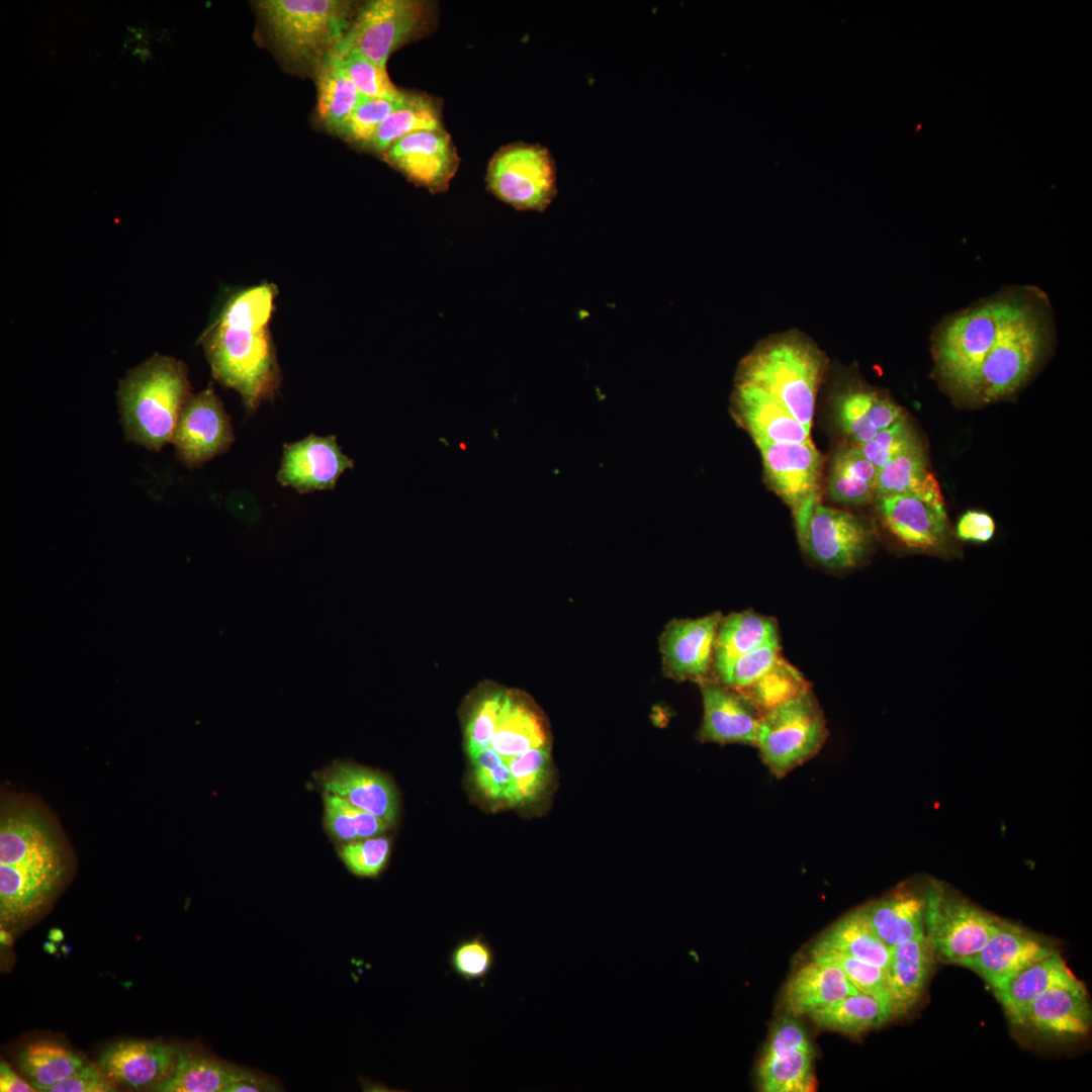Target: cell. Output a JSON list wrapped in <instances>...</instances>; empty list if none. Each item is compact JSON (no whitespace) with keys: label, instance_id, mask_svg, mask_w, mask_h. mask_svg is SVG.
Segmentation results:
<instances>
[{"label":"cell","instance_id":"6da1fadb","mask_svg":"<svg viewBox=\"0 0 1092 1092\" xmlns=\"http://www.w3.org/2000/svg\"><path fill=\"white\" fill-rule=\"evenodd\" d=\"M70 843L53 812L36 797L2 794L0 918L5 925L39 915L65 884Z\"/></svg>","mask_w":1092,"mask_h":1092},{"label":"cell","instance_id":"7a4b0ae2","mask_svg":"<svg viewBox=\"0 0 1092 1092\" xmlns=\"http://www.w3.org/2000/svg\"><path fill=\"white\" fill-rule=\"evenodd\" d=\"M277 295L269 282L233 293L200 337L213 378L235 389L249 412L271 400L281 383L270 332Z\"/></svg>","mask_w":1092,"mask_h":1092},{"label":"cell","instance_id":"3957f363","mask_svg":"<svg viewBox=\"0 0 1092 1092\" xmlns=\"http://www.w3.org/2000/svg\"><path fill=\"white\" fill-rule=\"evenodd\" d=\"M827 358L799 330L760 340L738 365L735 383L763 390L778 400L810 433Z\"/></svg>","mask_w":1092,"mask_h":1092},{"label":"cell","instance_id":"277c9868","mask_svg":"<svg viewBox=\"0 0 1092 1092\" xmlns=\"http://www.w3.org/2000/svg\"><path fill=\"white\" fill-rule=\"evenodd\" d=\"M190 394L187 366L173 357L154 354L129 370L117 389L126 439L159 451L171 442Z\"/></svg>","mask_w":1092,"mask_h":1092},{"label":"cell","instance_id":"5b68a950","mask_svg":"<svg viewBox=\"0 0 1092 1092\" xmlns=\"http://www.w3.org/2000/svg\"><path fill=\"white\" fill-rule=\"evenodd\" d=\"M255 6L280 58L313 72L343 39L357 11L354 2L344 0H261Z\"/></svg>","mask_w":1092,"mask_h":1092},{"label":"cell","instance_id":"8992f818","mask_svg":"<svg viewBox=\"0 0 1092 1092\" xmlns=\"http://www.w3.org/2000/svg\"><path fill=\"white\" fill-rule=\"evenodd\" d=\"M1017 299L989 301L954 316L943 327L936 343V358L951 385L976 394L983 363Z\"/></svg>","mask_w":1092,"mask_h":1092},{"label":"cell","instance_id":"52a82bcc","mask_svg":"<svg viewBox=\"0 0 1092 1092\" xmlns=\"http://www.w3.org/2000/svg\"><path fill=\"white\" fill-rule=\"evenodd\" d=\"M827 735L826 720L809 690L761 715L755 746L781 779L817 754Z\"/></svg>","mask_w":1092,"mask_h":1092},{"label":"cell","instance_id":"ba28073f","mask_svg":"<svg viewBox=\"0 0 1092 1092\" xmlns=\"http://www.w3.org/2000/svg\"><path fill=\"white\" fill-rule=\"evenodd\" d=\"M434 5L422 0H372L363 4L334 49L356 51L386 67L390 55L434 27Z\"/></svg>","mask_w":1092,"mask_h":1092},{"label":"cell","instance_id":"9c48e42d","mask_svg":"<svg viewBox=\"0 0 1092 1092\" xmlns=\"http://www.w3.org/2000/svg\"><path fill=\"white\" fill-rule=\"evenodd\" d=\"M923 901L924 936L948 963L960 965L977 953L1002 921L936 881L927 885Z\"/></svg>","mask_w":1092,"mask_h":1092},{"label":"cell","instance_id":"30bf717a","mask_svg":"<svg viewBox=\"0 0 1092 1092\" xmlns=\"http://www.w3.org/2000/svg\"><path fill=\"white\" fill-rule=\"evenodd\" d=\"M1044 331L1039 313L1017 299L983 363L976 394L990 401L1020 386L1039 357Z\"/></svg>","mask_w":1092,"mask_h":1092},{"label":"cell","instance_id":"8fae6325","mask_svg":"<svg viewBox=\"0 0 1092 1092\" xmlns=\"http://www.w3.org/2000/svg\"><path fill=\"white\" fill-rule=\"evenodd\" d=\"M489 191L519 210H545L557 194L556 168L541 145L514 143L498 150L489 162Z\"/></svg>","mask_w":1092,"mask_h":1092},{"label":"cell","instance_id":"7c38bea8","mask_svg":"<svg viewBox=\"0 0 1092 1092\" xmlns=\"http://www.w3.org/2000/svg\"><path fill=\"white\" fill-rule=\"evenodd\" d=\"M770 488L791 508L803 546L819 504L821 457L813 443H766L757 446Z\"/></svg>","mask_w":1092,"mask_h":1092},{"label":"cell","instance_id":"4fadbf2b","mask_svg":"<svg viewBox=\"0 0 1092 1092\" xmlns=\"http://www.w3.org/2000/svg\"><path fill=\"white\" fill-rule=\"evenodd\" d=\"M814 1050L796 1016L787 1013L772 1025L758 1065L764 1092H808L814 1088Z\"/></svg>","mask_w":1092,"mask_h":1092},{"label":"cell","instance_id":"5bb4252c","mask_svg":"<svg viewBox=\"0 0 1092 1092\" xmlns=\"http://www.w3.org/2000/svg\"><path fill=\"white\" fill-rule=\"evenodd\" d=\"M171 442L177 458L188 467L200 466L225 452L234 442L231 419L211 384L190 394L178 418Z\"/></svg>","mask_w":1092,"mask_h":1092},{"label":"cell","instance_id":"9a60e30c","mask_svg":"<svg viewBox=\"0 0 1092 1092\" xmlns=\"http://www.w3.org/2000/svg\"><path fill=\"white\" fill-rule=\"evenodd\" d=\"M381 155L412 183L433 193L447 190L460 163L453 141L444 128L411 133Z\"/></svg>","mask_w":1092,"mask_h":1092},{"label":"cell","instance_id":"2e32d148","mask_svg":"<svg viewBox=\"0 0 1092 1092\" xmlns=\"http://www.w3.org/2000/svg\"><path fill=\"white\" fill-rule=\"evenodd\" d=\"M353 467V459L342 452L335 435L310 434L284 444L277 480L300 493L333 489L342 473Z\"/></svg>","mask_w":1092,"mask_h":1092},{"label":"cell","instance_id":"e0dca14e","mask_svg":"<svg viewBox=\"0 0 1092 1092\" xmlns=\"http://www.w3.org/2000/svg\"><path fill=\"white\" fill-rule=\"evenodd\" d=\"M869 542L870 532L859 519L818 504L802 547L819 564L844 569L859 561Z\"/></svg>","mask_w":1092,"mask_h":1092},{"label":"cell","instance_id":"ac0fdd59","mask_svg":"<svg viewBox=\"0 0 1092 1092\" xmlns=\"http://www.w3.org/2000/svg\"><path fill=\"white\" fill-rule=\"evenodd\" d=\"M177 1050L160 1040H122L103 1050L97 1066L116 1086L152 1090L172 1072Z\"/></svg>","mask_w":1092,"mask_h":1092},{"label":"cell","instance_id":"d6986e66","mask_svg":"<svg viewBox=\"0 0 1092 1092\" xmlns=\"http://www.w3.org/2000/svg\"><path fill=\"white\" fill-rule=\"evenodd\" d=\"M1053 951L1036 936L1002 920L985 945L960 965L979 974L996 991L1019 971Z\"/></svg>","mask_w":1092,"mask_h":1092},{"label":"cell","instance_id":"ffe728a7","mask_svg":"<svg viewBox=\"0 0 1092 1092\" xmlns=\"http://www.w3.org/2000/svg\"><path fill=\"white\" fill-rule=\"evenodd\" d=\"M1017 1025L1055 1039L1085 1035L1091 1026L1086 988L1078 980L1046 990L1028 1006Z\"/></svg>","mask_w":1092,"mask_h":1092},{"label":"cell","instance_id":"44dd1931","mask_svg":"<svg viewBox=\"0 0 1092 1092\" xmlns=\"http://www.w3.org/2000/svg\"><path fill=\"white\" fill-rule=\"evenodd\" d=\"M878 505L884 525L906 546L930 549L943 543L947 531L944 502L902 493L880 497Z\"/></svg>","mask_w":1092,"mask_h":1092},{"label":"cell","instance_id":"7402d4cb","mask_svg":"<svg viewBox=\"0 0 1092 1092\" xmlns=\"http://www.w3.org/2000/svg\"><path fill=\"white\" fill-rule=\"evenodd\" d=\"M704 718L700 738L721 744L754 745L761 713L740 691L713 682L702 685Z\"/></svg>","mask_w":1092,"mask_h":1092},{"label":"cell","instance_id":"603a6c76","mask_svg":"<svg viewBox=\"0 0 1092 1092\" xmlns=\"http://www.w3.org/2000/svg\"><path fill=\"white\" fill-rule=\"evenodd\" d=\"M732 411L756 446L766 443H812L805 427L778 400L759 388L735 383Z\"/></svg>","mask_w":1092,"mask_h":1092},{"label":"cell","instance_id":"cb8c5ba5","mask_svg":"<svg viewBox=\"0 0 1092 1092\" xmlns=\"http://www.w3.org/2000/svg\"><path fill=\"white\" fill-rule=\"evenodd\" d=\"M719 613L671 622L661 638L665 670L677 678H702L711 666Z\"/></svg>","mask_w":1092,"mask_h":1092},{"label":"cell","instance_id":"d4e9b609","mask_svg":"<svg viewBox=\"0 0 1092 1092\" xmlns=\"http://www.w3.org/2000/svg\"><path fill=\"white\" fill-rule=\"evenodd\" d=\"M325 792L340 796L390 825L396 821L398 798L394 786L379 771L348 762H335L316 777Z\"/></svg>","mask_w":1092,"mask_h":1092},{"label":"cell","instance_id":"484cf974","mask_svg":"<svg viewBox=\"0 0 1092 1092\" xmlns=\"http://www.w3.org/2000/svg\"><path fill=\"white\" fill-rule=\"evenodd\" d=\"M857 993L839 967L811 959L786 983L783 1004L787 1013L799 1016Z\"/></svg>","mask_w":1092,"mask_h":1092},{"label":"cell","instance_id":"4316f807","mask_svg":"<svg viewBox=\"0 0 1092 1092\" xmlns=\"http://www.w3.org/2000/svg\"><path fill=\"white\" fill-rule=\"evenodd\" d=\"M833 412L840 429L857 446L904 417L902 408L889 398L863 387H849L838 392L833 400Z\"/></svg>","mask_w":1092,"mask_h":1092},{"label":"cell","instance_id":"83f0119b","mask_svg":"<svg viewBox=\"0 0 1092 1092\" xmlns=\"http://www.w3.org/2000/svg\"><path fill=\"white\" fill-rule=\"evenodd\" d=\"M933 956L924 935L892 947L887 970L891 1017L906 1013L918 1001L932 969Z\"/></svg>","mask_w":1092,"mask_h":1092},{"label":"cell","instance_id":"f1b7e54d","mask_svg":"<svg viewBox=\"0 0 1092 1092\" xmlns=\"http://www.w3.org/2000/svg\"><path fill=\"white\" fill-rule=\"evenodd\" d=\"M251 1071L229 1065L211 1056L177 1050L170 1075L152 1090L158 1092H226L251 1075Z\"/></svg>","mask_w":1092,"mask_h":1092},{"label":"cell","instance_id":"f546056e","mask_svg":"<svg viewBox=\"0 0 1092 1092\" xmlns=\"http://www.w3.org/2000/svg\"><path fill=\"white\" fill-rule=\"evenodd\" d=\"M1061 954L1049 956L1028 965L995 991L1013 1023L1018 1024L1028 1006L1046 990L1077 982Z\"/></svg>","mask_w":1092,"mask_h":1092},{"label":"cell","instance_id":"4dcf8cb0","mask_svg":"<svg viewBox=\"0 0 1092 1092\" xmlns=\"http://www.w3.org/2000/svg\"><path fill=\"white\" fill-rule=\"evenodd\" d=\"M923 908V896L899 891L860 910L876 935L894 947L924 935Z\"/></svg>","mask_w":1092,"mask_h":1092},{"label":"cell","instance_id":"1f68e13d","mask_svg":"<svg viewBox=\"0 0 1092 1092\" xmlns=\"http://www.w3.org/2000/svg\"><path fill=\"white\" fill-rule=\"evenodd\" d=\"M776 636L777 625L768 617L742 612L722 618L715 636L712 660L720 680L740 656Z\"/></svg>","mask_w":1092,"mask_h":1092},{"label":"cell","instance_id":"d6a6232c","mask_svg":"<svg viewBox=\"0 0 1092 1092\" xmlns=\"http://www.w3.org/2000/svg\"><path fill=\"white\" fill-rule=\"evenodd\" d=\"M316 110L321 121L338 132L363 96L348 75L340 53L330 51L314 70Z\"/></svg>","mask_w":1092,"mask_h":1092},{"label":"cell","instance_id":"836d02e7","mask_svg":"<svg viewBox=\"0 0 1092 1092\" xmlns=\"http://www.w3.org/2000/svg\"><path fill=\"white\" fill-rule=\"evenodd\" d=\"M825 951H836L888 970L892 947L876 935L859 908L828 928L814 943L810 954Z\"/></svg>","mask_w":1092,"mask_h":1092},{"label":"cell","instance_id":"e575fe53","mask_svg":"<svg viewBox=\"0 0 1092 1092\" xmlns=\"http://www.w3.org/2000/svg\"><path fill=\"white\" fill-rule=\"evenodd\" d=\"M440 128L444 127L438 101L424 93L404 91L400 102L379 126L366 149L382 154L411 133Z\"/></svg>","mask_w":1092,"mask_h":1092},{"label":"cell","instance_id":"d590c367","mask_svg":"<svg viewBox=\"0 0 1092 1092\" xmlns=\"http://www.w3.org/2000/svg\"><path fill=\"white\" fill-rule=\"evenodd\" d=\"M546 740L536 712L522 700L506 695L490 747L508 761L530 749L546 746Z\"/></svg>","mask_w":1092,"mask_h":1092},{"label":"cell","instance_id":"8d00e7d4","mask_svg":"<svg viewBox=\"0 0 1092 1092\" xmlns=\"http://www.w3.org/2000/svg\"><path fill=\"white\" fill-rule=\"evenodd\" d=\"M916 493L932 500L943 502L937 480L927 469L919 444L907 449L879 469L875 495L877 498Z\"/></svg>","mask_w":1092,"mask_h":1092},{"label":"cell","instance_id":"74e56055","mask_svg":"<svg viewBox=\"0 0 1092 1092\" xmlns=\"http://www.w3.org/2000/svg\"><path fill=\"white\" fill-rule=\"evenodd\" d=\"M821 1028L858 1035L891 1018L889 1005L864 993L848 995L807 1014Z\"/></svg>","mask_w":1092,"mask_h":1092},{"label":"cell","instance_id":"f35d334b","mask_svg":"<svg viewBox=\"0 0 1092 1092\" xmlns=\"http://www.w3.org/2000/svg\"><path fill=\"white\" fill-rule=\"evenodd\" d=\"M879 469L857 445L838 451L831 464L828 493L832 500L863 505L875 495Z\"/></svg>","mask_w":1092,"mask_h":1092},{"label":"cell","instance_id":"ab89813d","mask_svg":"<svg viewBox=\"0 0 1092 1092\" xmlns=\"http://www.w3.org/2000/svg\"><path fill=\"white\" fill-rule=\"evenodd\" d=\"M17 1062L36 1091H50L86 1064L75 1052L52 1040L26 1044L18 1053Z\"/></svg>","mask_w":1092,"mask_h":1092},{"label":"cell","instance_id":"60d3db41","mask_svg":"<svg viewBox=\"0 0 1092 1092\" xmlns=\"http://www.w3.org/2000/svg\"><path fill=\"white\" fill-rule=\"evenodd\" d=\"M324 804L326 828L338 841L350 842L378 836L391 826L346 799L328 792L324 793Z\"/></svg>","mask_w":1092,"mask_h":1092},{"label":"cell","instance_id":"b9f144b4","mask_svg":"<svg viewBox=\"0 0 1092 1092\" xmlns=\"http://www.w3.org/2000/svg\"><path fill=\"white\" fill-rule=\"evenodd\" d=\"M809 690L803 674L780 656L757 680L740 692L762 715Z\"/></svg>","mask_w":1092,"mask_h":1092},{"label":"cell","instance_id":"7bdbcfd3","mask_svg":"<svg viewBox=\"0 0 1092 1092\" xmlns=\"http://www.w3.org/2000/svg\"><path fill=\"white\" fill-rule=\"evenodd\" d=\"M511 789L507 803L523 805L533 801L542 791L549 775V752L546 746L537 747L508 760Z\"/></svg>","mask_w":1092,"mask_h":1092},{"label":"cell","instance_id":"ee69618b","mask_svg":"<svg viewBox=\"0 0 1092 1092\" xmlns=\"http://www.w3.org/2000/svg\"><path fill=\"white\" fill-rule=\"evenodd\" d=\"M494 962V950L482 933L459 940L448 958L452 972L467 982L485 980Z\"/></svg>","mask_w":1092,"mask_h":1092},{"label":"cell","instance_id":"f6af8a7d","mask_svg":"<svg viewBox=\"0 0 1092 1092\" xmlns=\"http://www.w3.org/2000/svg\"><path fill=\"white\" fill-rule=\"evenodd\" d=\"M340 54L348 75L363 97L396 99L401 95L402 91L389 79L386 67L356 51Z\"/></svg>","mask_w":1092,"mask_h":1092},{"label":"cell","instance_id":"bcb514c9","mask_svg":"<svg viewBox=\"0 0 1092 1092\" xmlns=\"http://www.w3.org/2000/svg\"><path fill=\"white\" fill-rule=\"evenodd\" d=\"M403 92L396 99L363 97L337 133L366 148L385 118L398 105Z\"/></svg>","mask_w":1092,"mask_h":1092},{"label":"cell","instance_id":"7dc6e473","mask_svg":"<svg viewBox=\"0 0 1092 1092\" xmlns=\"http://www.w3.org/2000/svg\"><path fill=\"white\" fill-rule=\"evenodd\" d=\"M810 956L811 959L836 965L859 992L872 995L889 1005L888 972L886 969L836 951L818 952Z\"/></svg>","mask_w":1092,"mask_h":1092},{"label":"cell","instance_id":"c3c4849f","mask_svg":"<svg viewBox=\"0 0 1092 1092\" xmlns=\"http://www.w3.org/2000/svg\"><path fill=\"white\" fill-rule=\"evenodd\" d=\"M390 852L388 838L374 836L345 842L338 854L347 869L360 878H376L384 870Z\"/></svg>","mask_w":1092,"mask_h":1092},{"label":"cell","instance_id":"681fc988","mask_svg":"<svg viewBox=\"0 0 1092 1092\" xmlns=\"http://www.w3.org/2000/svg\"><path fill=\"white\" fill-rule=\"evenodd\" d=\"M505 694L491 693L481 698L470 713L465 728L469 757L490 746L503 708Z\"/></svg>","mask_w":1092,"mask_h":1092},{"label":"cell","instance_id":"f907efd6","mask_svg":"<svg viewBox=\"0 0 1092 1092\" xmlns=\"http://www.w3.org/2000/svg\"><path fill=\"white\" fill-rule=\"evenodd\" d=\"M470 759L474 781L482 794L491 800L507 802L512 782L508 761L490 746Z\"/></svg>","mask_w":1092,"mask_h":1092},{"label":"cell","instance_id":"816d5d0a","mask_svg":"<svg viewBox=\"0 0 1092 1092\" xmlns=\"http://www.w3.org/2000/svg\"><path fill=\"white\" fill-rule=\"evenodd\" d=\"M779 657V636H776L740 656L722 682L742 691L757 680Z\"/></svg>","mask_w":1092,"mask_h":1092},{"label":"cell","instance_id":"f5cc1de1","mask_svg":"<svg viewBox=\"0 0 1092 1092\" xmlns=\"http://www.w3.org/2000/svg\"><path fill=\"white\" fill-rule=\"evenodd\" d=\"M917 444L912 428L903 417L858 447L868 460L881 469L895 457Z\"/></svg>","mask_w":1092,"mask_h":1092},{"label":"cell","instance_id":"db71d44e","mask_svg":"<svg viewBox=\"0 0 1092 1092\" xmlns=\"http://www.w3.org/2000/svg\"><path fill=\"white\" fill-rule=\"evenodd\" d=\"M117 1086L95 1066L85 1064L74 1074L54 1085L49 1092H113Z\"/></svg>","mask_w":1092,"mask_h":1092},{"label":"cell","instance_id":"11a10c76","mask_svg":"<svg viewBox=\"0 0 1092 1092\" xmlns=\"http://www.w3.org/2000/svg\"><path fill=\"white\" fill-rule=\"evenodd\" d=\"M995 529V522L989 514L968 511L959 520L956 533L961 540L985 543L993 538Z\"/></svg>","mask_w":1092,"mask_h":1092},{"label":"cell","instance_id":"9f6ffc18","mask_svg":"<svg viewBox=\"0 0 1092 1092\" xmlns=\"http://www.w3.org/2000/svg\"><path fill=\"white\" fill-rule=\"evenodd\" d=\"M0 1091L1 1092H33L36 1091L29 1082L17 1075L6 1062L0 1064Z\"/></svg>","mask_w":1092,"mask_h":1092},{"label":"cell","instance_id":"6f0895ef","mask_svg":"<svg viewBox=\"0 0 1092 1092\" xmlns=\"http://www.w3.org/2000/svg\"><path fill=\"white\" fill-rule=\"evenodd\" d=\"M277 1090H279L278 1087L270 1079L252 1072L244 1081L229 1087L226 1092H260Z\"/></svg>","mask_w":1092,"mask_h":1092}]
</instances>
